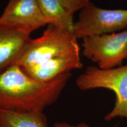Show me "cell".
Here are the masks:
<instances>
[{"mask_svg": "<svg viewBox=\"0 0 127 127\" xmlns=\"http://www.w3.org/2000/svg\"><path fill=\"white\" fill-rule=\"evenodd\" d=\"M66 72L48 82L34 80L12 65L0 74V110L17 113L44 112L57 101L71 78Z\"/></svg>", "mask_w": 127, "mask_h": 127, "instance_id": "obj_1", "label": "cell"}, {"mask_svg": "<svg viewBox=\"0 0 127 127\" xmlns=\"http://www.w3.org/2000/svg\"><path fill=\"white\" fill-rule=\"evenodd\" d=\"M74 55H80L74 32L49 24L40 37L31 38L15 65L24 66L57 57Z\"/></svg>", "mask_w": 127, "mask_h": 127, "instance_id": "obj_2", "label": "cell"}, {"mask_svg": "<svg viewBox=\"0 0 127 127\" xmlns=\"http://www.w3.org/2000/svg\"><path fill=\"white\" fill-rule=\"evenodd\" d=\"M75 84L82 91L103 88L113 91L115 105L104 120L109 122L116 118L127 119V65L108 69L89 66L77 77Z\"/></svg>", "mask_w": 127, "mask_h": 127, "instance_id": "obj_3", "label": "cell"}, {"mask_svg": "<svg viewBox=\"0 0 127 127\" xmlns=\"http://www.w3.org/2000/svg\"><path fill=\"white\" fill-rule=\"evenodd\" d=\"M127 27V9H106L90 2L79 12L74 23L78 39L121 31Z\"/></svg>", "mask_w": 127, "mask_h": 127, "instance_id": "obj_4", "label": "cell"}, {"mask_svg": "<svg viewBox=\"0 0 127 127\" xmlns=\"http://www.w3.org/2000/svg\"><path fill=\"white\" fill-rule=\"evenodd\" d=\"M82 54L102 69L123 65L127 59V30L82 39Z\"/></svg>", "mask_w": 127, "mask_h": 127, "instance_id": "obj_5", "label": "cell"}, {"mask_svg": "<svg viewBox=\"0 0 127 127\" xmlns=\"http://www.w3.org/2000/svg\"><path fill=\"white\" fill-rule=\"evenodd\" d=\"M0 23L32 32L49 25L36 0H9L0 16Z\"/></svg>", "mask_w": 127, "mask_h": 127, "instance_id": "obj_6", "label": "cell"}, {"mask_svg": "<svg viewBox=\"0 0 127 127\" xmlns=\"http://www.w3.org/2000/svg\"><path fill=\"white\" fill-rule=\"evenodd\" d=\"M31 30L0 23V74L14 65L31 39Z\"/></svg>", "mask_w": 127, "mask_h": 127, "instance_id": "obj_7", "label": "cell"}, {"mask_svg": "<svg viewBox=\"0 0 127 127\" xmlns=\"http://www.w3.org/2000/svg\"><path fill=\"white\" fill-rule=\"evenodd\" d=\"M82 67L80 55L57 57L40 63L21 66L28 76L41 82H50L65 73Z\"/></svg>", "mask_w": 127, "mask_h": 127, "instance_id": "obj_8", "label": "cell"}, {"mask_svg": "<svg viewBox=\"0 0 127 127\" xmlns=\"http://www.w3.org/2000/svg\"><path fill=\"white\" fill-rule=\"evenodd\" d=\"M41 11L49 24L74 32L73 15L69 13L60 0H36Z\"/></svg>", "mask_w": 127, "mask_h": 127, "instance_id": "obj_9", "label": "cell"}, {"mask_svg": "<svg viewBox=\"0 0 127 127\" xmlns=\"http://www.w3.org/2000/svg\"><path fill=\"white\" fill-rule=\"evenodd\" d=\"M0 127H48L44 112L17 113L0 110Z\"/></svg>", "mask_w": 127, "mask_h": 127, "instance_id": "obj_10", "label": "cell"}, {"mask_svg": "<svg viewBox=\"0 0 127 127\" xmlns=\"http://www.w3.org/2000/svg\"><path fill=\"white\" fill-rule=\"evenodd\" d=\"M61 4L67 11L73 15L78 10L86 7L90 0H60Z\"/></svg>", "mask_w": 127, "mask_h": 127, "instance_id": "obj_11", "label": "cell"}, {"mask_svg": "<svg viewBox=\"0 0 127 127\" xmlns=\"http://www.w3.org/2000/svg\"><path fill=\"white\" fill-rule=\"evenodd\" d=\"M53 127H91L86 123H81L77 125H71L66 122H57L54 124Z\"/></svg>", "mask_w": 127, "mask_h": 127, "instance_id": "obj_12", "label": "cell"}]
</instances>
